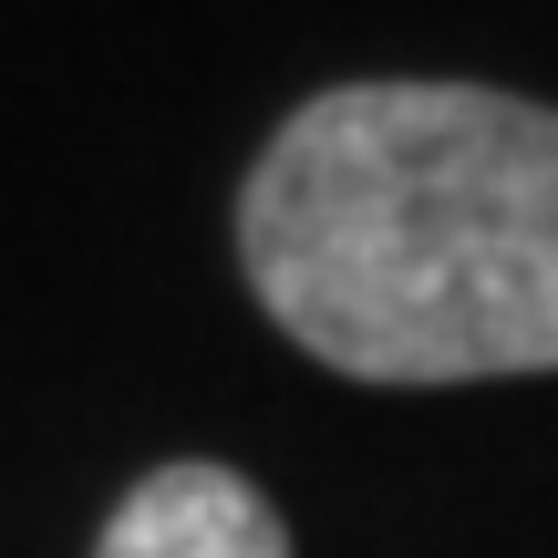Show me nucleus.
<instances>
[{
	"label": "nucleus",
	"instance_id": "obj_1",
	"mask_svg": "<svg viewBox=\"0 0 558 558\" xmlns=\"http://www.w3.org/2000/svg\"><path fill=\"white\" fill-rule=\"evenodd\" d=\"M239 269L341 383L558 373V104L497 83H331L239 186Z\"/></svg>",
	"mask_w": 558,
	"mask_h": 558
},
{
	"label": "nucleus",
	"instance_id": "obj_2",
	"mask_svg": "<svg viewBox=\"0 0 558 558\" xmlns=\"http://www.w3.org/2000/svg\"><path fill=\"white\" fill-rule=\"evenodd\" d=\"M94 558H290V518L239 465L177 456V465H156V476H135L114 497Z\"/></svg>",
	"mask_w": 558,
	"mask_h": 558
}]
</instances>
